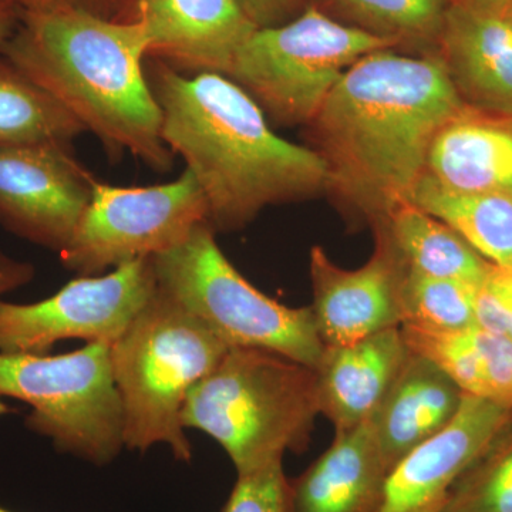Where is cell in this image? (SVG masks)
Returning <instances> with one entry per match:
<instances>
[{
    "mask_svg": "<svg viewBox=\"0 0 512 512\" xmlns=\"http://www.w3.org/2000/svg\"><path fill=\"white\" fill-rule=\"evenodd\" d=\"M412 201L453 228L485 261L512 268V195L448 191L423 175Z\"/></svg>",
    "mask_w": 512,
    "mask_h": 512,
    "instance_id": "44dd1931",
    "label": "cell"
},
{
    "mask_svg": "<svg viewBox=\"0 0 512 512\" xmlns=\"http://www.w3.org/2000/svg\"><path fill=\"white\" fill-rule=\"evenodd\" d=\"M36 269L30 262L20 261L0 251V298L30 284Z\"/></svg>",
    "mask_w": 512,
    "mask_h": 512,
    "instance_id": "f1b7e54d",
    "label": "cell"
},
{
    "mask_svg": "<svg viewBox=\"0 0 512 512\" xmlns=\"http://www.w3.org/2000/svg\"><path fill=\"white\" fill-rule=\"evenodd\" d=\"M389 473L367 420L336 433L328 450L291 481V512H375Z\"/></svg>",
    "mask_w": 512,
    "mask_h": 512,
    "instance_id": "ac0fdd59",
    "label": "cell"
},
{
    "mask_svg": "<svg viewBox=\"0 0 512 512\" xmlns=\"http://www.w3.org/2000/svg\"><path fill=\"white\" fill-rule=\"evenodd\" d=\"M158 288L180 303L229 348L278 353L316 369L325 345L311 306L291 308L247 281L202 224L153 258Z\"/></svg>",
    "mask_w": 512,
    "mask_h": 512,
    "instance_id": "8992f818",
    "label": "cell"
},
{
    "mask_svg": "<svg viewBox=\"0 0 512 512\" xmlns=\"http://www.w3.org/2000/svg\"><path fill=\"white\" fill-rule=\"evenodd\" d=\"M464 393L427 357L410 355L370 423L389 471L440 433L460 409Z\"/></svg>",
    "mask_w": 512,
    "mask_h": 512,
    "instance_id": "d6986e66",
    "label": "cell"
},
{
    "mask_svg": "<svg viewBox=\"0 0 512 512\" xmlns=\"http://www.w3.org/2000/svg\"><path fill=\"white\" fill-rule=\"evenodd\" d=\"M148 80L163 113L164 143L200 185L215 232L237 231L265 208L328 192L322 157L279 137L234 80L184 74L161 62Z\"/></svg>",
    "mask_w": 512,
    "mask_h": 512,
    "instance_id": "7a4b0ae2",
    "label": "cell"
},
{
    "mask_svg": "<svg viewBox=\"0 0 512 512\" xmlns=\"http://www.w3.org/2000/svg\"><path fill=\"white\" fill-rule=\"evenodd\" d=\"M222 512H291V480L284 461L238 476Z\"/></svg>",
    "mask_w": 512,
    "mask_h": 512,
    "instance_id": "484cf974",
    "label": "cell"
},
{
    "mask_svg": "<svg viewBox=\"0 0 512 512\" xmlns=\"http://www.w3.org/2000/svg\"><path fill=\"white\" fill-rule=\"evenodd\" d=\"M82 124L19 67L0 55V146L72 147Z\"/></svg>",
    "mask_w": 512,
    "mask_h": 512,
    "instance_id": "7402d4cb",
    "label": "cell"
},
{
    "mask_svg": "<svg viewBox=\"0 0 512 512\" xmlns=\"http://www.w3.org/2000/svg\"><path fill=\"white\" fill-rule=\"evenodd\" d=\"M424 177L448 191L512 195V116L464 106L434 138Z\"/></svg>",
    "mask_w": 512,
    "mask_h": 512,
    "instance_id": "e0dca14e",
    "label": "cell"
},
{
    "mask_svg": "<svg viewBox=\"0 0 512 512\" xmlns=\"http://www.w3.org/2000/svg\"><path fill=\"white\" fill-rule=\"evenodd\" d=\"M0 55L69 111L111 158L128 153L157 173L173 168L163 113L144 72L143 23L64 6L23 8Z\"/></svg>",
    "mask_w": 512,
    "mask_h": 512,
    "instance_id": "3957f363",
    "label": "cell"
},
{
    "mask_svg": "<svg viewBox=\"0 0 512 512\" xmlns=\"http://www.w3.org/2000/svg\"><path fill=\"white\" fill-rule=\"evenodd\" d=\"M229 346L171 296L154 293L110 346L111 370L123 406L124 447L165 444L190 463L181 414L192 387L210 375Z\"/></svg>",
    "mask_w": 512,
    "mask_h": 512,
    "instance_id": "5b68a950",
    "label": "cell"
},
{
    "mask_svg": "<svg viewBox=\"0 0 512 512\" xmlns=\"http://www.w3.org/2000/svg\"><path fill=\"white\" fill-rule=\"evenodd\" d=\"M238 3L258 29L284 25L308 6L306 0H238Z\"/></svg>",
    "mask_w": 512,
    "mask_h": 512,
    "instance_id": "83f0119b",
    "label": "cell"
},
{
    "mask_svg": "<svg viewBox=\"0 0 512 512\" xmlns=\"http://www.w3.org/2000/svg\"><path fill=\"white\" fill-rule=\"evenodd\" d=\"M153 258L77 276L35 303L0 299V353L47 355L62 340L113 345L157 292Z\"/></svg>",
    "mask_w": 512,
    "mask_h": 512,
    "instance_id": "30bf717a",
    "label": "cell"
},
{
    "mask_svg": "<svg viewBox=\"0 0 512 512\" xmlns=\"http://www.w3.org/2000/svg\"><path fill=\"white\" fill-rule=\"evenodd\" d=\"M318 414L315 369L266 350L229 348L192 387L181 420L217 441L244 476L305 451Z\"/></svg>",
    "mask_w": 512,
    "mask_h": 512,
    "instance_id": "277c9868",
    "label": "cell"
},
{
    "mask_svg": "<svg viewBox=\"0 0 512 512\" xmlns=\"http://www.w3.org/2000/svg\"><path fill=\"white\" fill-rule=\"evenodd\" d=\"M511 416L508 407L464 394L454 419L390 470L375 512H440L458 478Z\"/></svg>",
    "mask_w": 512,
    "mask_h": 512,
    "instance_id": "4fadbf2b",
    "label": "cell"
},
{
    "mask_svg": "<svg viewBox=\"0 0 512 512\" xmlns=\"http://www.w3.org/2000/svg\"><path fill=\"white\" fill-rule=\"evenodd\" d=\"M20 9L16 5L0 3V50L18 28Z\"/></svg>",
    "mask_w": 512,
    "mask_h": 512,
    "instance_id": "1f68e13d",
    "label": "cell"
},
{
    "mask_svg": "<svg viewBox=\"0 0 512 512\" xmlns=\"http://www.w3.org/2000/svg\"><path fill=\"white\" fill-rule=\"evenodd\" d=\"M464 106L437 53L362 57L306 127L328 194L370 227L383 220L412 201L434 138Z\"/></svg>",
    "mask_w": 512,
    "mask_h": 512,
    "instance_id": "6da1fadb",
    "label": "cell"
},
{
    "mask_svg": "<svg viewBox=\"0 0 512 512\" xmlns=\"http://www.w3.org/2000/svg\"><path fill=\"white\" fill-rule=\"evenodd\" d=\"M436 53L466 106L512 116V22L504 10L454 0Z\"/></svg>",
    "mask_w": 512,
    "mask_h": 512,
    "instance_id": "9a60e30c",
    "label": "cell"
},
{
    "mask_svg": "<svg viewBox=\"0 0 512 512\" xmlns=\"http://www.w3.org/2000/svg\"><path fill=\"white\" fill-rule=\"evenodd\" d=\"M0 512H12V511H9V510H6V508L0 507Z\"/></svg>",
    "mask_w": 512,
    "mask_h": 512,
    "instance_id": "8d00e7d4",
    "label": "cell"
},
{
    "mask_svg": "<svg viewBox=\"0 0 512 512\" xmlns=\"http://www.w3.org/2000/svg\"><path fill=\"white\" fill-rule=\"evenodd\" d=\"M410 355L400 328L346 346H325L316 366L319 413L336 433L372 419Z\"/></svg>",
    "mask_w": 512,
    "mask_h": 512,
    "instance_id": "2e32d148",
    "label": "cell"
},
{
    "mask_svg": "<svg viewBox=\"0 0 512 512\" xmlns=\"http://www.w3.org/2000/svg\"><path fill=\"white\" fill-rule=\"evenodd\" d=\"M504 13L508 16V18H510L512 22V2L507 6V8L504 9Z\"/></svg>",
    "mask_w": 512,
    "mask_h": 512,
    "instance_id": "d590c367",
    "label": "cell"
},
{
    "mask_svg": "<svg viewBox=\"0 0 512 512\" xmlns=\"http://www.w3.org/2000/svg\"><path fill=\"white\" fill-rule=\"evenodd\" d=\"M485 282L493 289L495 298L500 303L505 325H507V336L512 339V268L493 265Z\"/></svg>",
    "mask_w": 512,
    "mask_h": 512,
    "instance_id": "4dcf8cb0",
    "label": "cell"
},
{
    "mask_svg": "<svg viewBox=\"0 0 512 512\" xmlns=\"http://www.w3.org/2000/svg\"><path fill=\"white\" fill-rule=\"evenodd\" d=\"M0 397L28 403L26 426L60 453L106 466L124 447L123 406L107 343L56 356L0 353Z\"/></svg>",
    "mask_w": 512,
    "mask_h": 512,
    "instance_id": "ba28073f",
    "label": "cell"
},
{
    "mask_svg": "<svg viewBox=\"0 0 512 512\" xmlns=\"http://www.w3.org/2000/svg\"><path fill=\"white\" fill-rule=\"evenodd\" d=\"M126 0H33L29 8L35 6H64L84 10L104 19H123Z\"/></svg>",
    "mask_w": 512,
    "mask_h": 512,
    "instance_id": "f546056e",
    "label": "cell"
},
{
    "mask_svg": "<svg viewBox=\"0 0 512 512\" xmlns=\"http://www.w3.org/2000/svg\"><path fill=\"white\" fill-rule=\"evenodd\" d=\"M446 2H448V3H453V2H454V0H446Z\"/></svg>",
    "mask_w": 512,
    "mask_h": 512,
    "instance_id": "74e56055",
    "label": "cell"
},
{
    "mask_svg": "<svg viewBox=\"0 0 512 512\" xmlns=\"http://www.w3.org/2000/svg\"><path fill=\"white\" fill-rule=\"evenodd\" d=\"M372 228L382 229L404 265L423 275L478 286L493 268L453 228L413 201L397 205Z\"/></svg>",
    "mask_w": 512,
    "mask_h": 512,
    "instance_id": "ffe728a7",
    "label": "cell"
},
{
    "mask_svg": "<svg viewBox=\"0 0 512 512\" xmlns=\"http://www.w3.org/2000/svg\"><path fill=\"white\" fill-rule=\"evenodd\" d=\"M33 0H0V3H9V5H16L19 8H29Z\"/></svg>",
    "mask_w": 512,
    "mask_h": 512,
    "instance_id": "836d02e7",
    "label": "cell"
},
{
    "mask_svg": "<svg viewBox=\"0 0 512 512\" xmlns=\"http://www.w3.org/2000/svg\"><path fill=\"white\" fill-rule=\"evenodd\" d=\"M473 335L483 360L487 399L512 409V339L477 326Z\"/></svg>",
    "mask_w": 512,
    "mask_h": 512,
    "instance_id": "4316f807",
    "label": "cell"
},
{
    "mask_svg": "<svg viewBox=\"0 0 512 512\" xmlns=\"http://www.w3.org/2000/svg\"><path fill=\"white\" fill-rule=\"evenodd\" d=\"M396 42L328 15L309 3L284 25L256 29L229 79L256 101L269 123L308 127L353 64Z\"/></svg>",
    "mask_w": 512,
    "mask_h": 512,
    "instance_id": "52a82bcc",
    "label": "cell"
},
{
    "mask_svg": "<svg viewBox=\"0 0 512 512\" xmlns=\"http://www.w3.org/2000/svg\"><path fill=\"white\" fill-rule=\"evenodd\" d=\"M94 181L72 147L0 146V225L60 255L89 207Z\"/></svg>",
    "mask_w": 512,
    "mask_h": 512,
    "instance_id": "8fae6325",
    "label": "cell"
},
{
    "mask_svg": "<svg viewBox=\"0 0 512 512\" xmlns=\"http://www.w3.org/2000/svg\"><path fill=\"white\" fill-rule=\"evenodd\" d=\"M340 22L393 40L397 46L433 45L436 53L446 0H325Z\"/></svg>",
    "mask_w": 512,
    "mask_h": 512,
    "instance_id": "603a6c76",
    "label": "cell"
},
{
    "mask_svg": "<svg viewBox=\"0 0 512 512\" xmlns=\"http://www.w3.org/2000/svg\"><path fill=\"white\" fill-rule=\"evenodd\" d=\"M2 399L3 397H0V416H5V414L12 412V407H9Z\"/></svg>",
    "mask_w": 512,
    "mask_h": 512,
    "instance_id": "e575fe53",
    "label": "cell"
},
{
    "mask_svg": "<svg viewBox=\"0 0 512 512\" xmlns=\"http://www.w3.org/2000/svg\"><path fill=\"white\" fill-rule=\"evenodd\" d=\"M471 5L490 10H504L512 0H467Z\"/></svg>",
    "mask_w": 512,
    "mask_h": 512,
    "instance_id": "d6a6232c",
    "label": "cell"
},
{
    "mask_svg": "<svg viewBox=\"0 0 512 512\" xmlns=\"http://www.w3.org/2000/svg\"><path fill=\"white\" fill-rule=\"evenodd\" d=\"M207 200L185 168L170 183L116 187L94 181L92 200L62 254L64 268L79 276L154 258L208 222Z\"/></svg>",
    "mask_w": 512,
    "mask_h": 512,
    "instance_id": "9c48e42d",
    "label": "cell"
},
{
    "mask_svg": "<svg viewBox=\"0 0 512 512\" xmlns=\"http://www.w3.org/2000/svg\"><path fill=\"white\" fill-rule=\"evenodd\" d=\"M440 512H512V416L458 478Z\"/></svg>",
    "mask_w": 512,
    "mask_h": 512,
    "instance_id": "d4e9b609",
    "label": "cell"
},
{
    "mask_svg": "<svg viewBox=\"0 0 512 512\" xmlns=\"http://www.w3.org/2000/svg\"><path fill=\"white\" fill-rule=\"evenodd\" d=\"M375 229V251L365 265H336L315 245L309 255L312 311L325 346H346L402 326L400 288L406 265L389 238Z\"/></svg>",
    "mask_w": 512,
    "mask_h": 512,
    "instance_id": "7c38bea8",
    "label": "cell"
},
{
    "mask_svg": "<svg viewBox=\"0 0 512 512\" xmlns=\"http://www.w3.org/2000/svg\"><path fill=\"white\" fill-rule=\"evenodd\" d=\"M127 20L143 23L148 56L184 74L229 76L258 29L238 0H134Z\"/></svg>",
    "mask_w": 512,
    "mask_h": 512,
    "instance_id": "5bb4252c",
    "label": "cell"
},
{
    "mask_svg": "<svg viewBox=\"0 0 512 512\" xmlns=\"http://www.w3.org/2000/svg\"><path fill=\"white\" fill-rule=\"evenodd\" d=\"M478 286L404 269L402 326L429 332H460L476 326Z\"/></svg>",
    "mask_w": 512,
    "mask_h": 512,
    "instance_id": "cb8c5ba5",
    "label": "cell"
}]
</instances>
